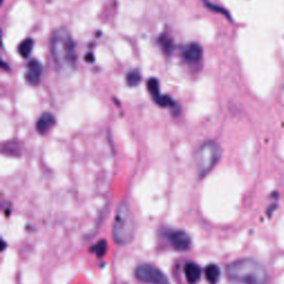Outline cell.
Returning <instances> with one entry per match:
<instances>
[{
  "mask_svg": "<svg viewBox=\"0 0 284 284\" xmlns=\"http://www.w3.org/2000/svg\"><path fill=\"white\" fill-rule=\"evenodd\" d=\"M50 48L58 71L61 74L72 72L77 66V52L70 32L65 28L54 30L50 41Z\"/></svg>",
  "mask_w": 284,
  "mask_h": 284,
  "instance_id": "1",
  "label": "cell"
},
{
  "mask_svg": "<svg viewBox=\"0 0 284 284\" xmlns=\"http://www.w3.org/2000/svg\"><path fill=\"white\" fill-rule=\"evenodd\" d=\"M32 48H33V40L31 38H27L19 45L18 51L20 53V56L27 58L32 51Z\"/></svg>",
  "mask_w": 284,
  "mask_h": 284,
  "instance_id": "13",
  "label": "cell"
},
{
  "mask_svg": "<svg viewBox=\"0 0 284 284\" xmlns=\"http://www.w3.org/2000/svg\"><path fill=\"white\" fill-rule=\"evenodd\" d=\"M202 48L198 44H190L186 46L183 50V57L189 62H198L202 58Z\"/></svg>",
  "mask_w": 284,
  "mask_h": 284,
  "instance_id": "8",
  "label": "cell"
},
{
  "mask_svg": "<svg viewBox=\"0 0 284 284\" xmlns=\"http://www.w3.org/2000/svg\"><path fill=\"white\" fill-rule=\"evenodd\" d=\"M136 231V224L132 213L127 201H123L119 205L116 213L112 235L113 240L120 245L129 244L134 240Z\"/></svg>",
  "mask_w": 284,
  "mask_h": 284,
  "instance_id": "3",
  "label": "cell"
},
{
  "mask_svg": "<svg viewBox=\"0 0 284 284\" xmlns=\"http://www.w3.org/2000/svg\"><path fill=\"white\" fill-rule=\"evenodd\" d=\"M54 123H56V119H54L53 115H51L50 112H45L37 121L36 128L39 134L44 135V134H47L48 131L51 129V127Z\"/></svg>",
  "mask_w": 284,
  "mask_h": 284,
  "instance_id": "9",
  "label": "cell"
},
{
  "mask_svg": "<svg viewBox=\"0 0 284 284\" xmlns=\"http://www.w3.org/2000/svg\"><path fill=\"white\" fill-rule=\"evenodd\" d=\"M91 251H93L97 255L99 256V258H101V256L105 255V253L107 252V242L105 240H101L99 241L98 243H97L92 249Z\"/></svg>",
  "mask_w": 284,
  "mask_h": 284,
  "instance_id": "15",
  "label": "cell"
},
{
  "mask_svg": "<svg viewBox=\"0 0 284 284\" xmlns=\"http://www.w3.org/2000/svg\"><path fill=\"white\" fill-rule=\"evenodd\" d=\"M184 274L186 281L191 284L197 283L201 278V269L196 263L189 262L184 267Z\"/></svg>",
  "mask_w": 284,
  "mask_h": 284,
  "instance_id": "10",
  "label": "cell"
},
{
  "mask_svg": "<svg viewBox=\"0 0 284 284\" xmlns=\"http://www.w3.org/2000/svg\"><path fill=\"white\" fill-rule=\"evenodd\" d=\"M148 90L150 94L152 96V98H154L155 101H157L160 97L162 96L160 93V86H159V81L156 78H150L148 80Z\"/></svg>",
  "mask_w": 284,
  "mask_h": 284,
  "instance_id": "12",
  "label": "cell"
},
{
  "mask_svg": "<svg viewBox=\"0 0 284 284\" xmlns=\"http://www.w3.org/2000/svg\"><path fill=\"white\" fill-rule=\"evenodd\" d=\"M226 275L237 284H266L268 272L261 263L253 259H240L226 267Z\"/></svg>",
  "mask_w": 284,
  "mask_h": 284,
  "instance_id": "2",
  "label": "cell"
},
{
  "mask_svg": "<svg viewBox=\"0 0 284 284\" xmlns=\"http://www.w3.org/2000/svg\"><path fill=\"white\" fill-rule=\"evenodd\" d=\"M168 239L171 245L178 251H185L191 247V238L182 230H176L168 233Z\"/></svg>",
  "mask_w": 284,
  "mask_h": 284,
  "instance_id": "6",
  "label": "cell"
},
{
  "mask_svg": "<svg viewBox=\"0 0 284 284\" xmlns=\"http://www.w3.org/2000/svg\"><path fill=\"white\" fill-rule=\"evenodd\" d=\"M205 279L210 284H217L220 279V268L217 264H209L204 269Z\"/></svg>",
  "mask_w": 284,
  "mask_h": 284,
  "instance_id": "11",
  "label": "cell"
},
{
  "mask_svg": "<svg viewBox=\"0 0 284 284\" xmlns=\"http://www.w3.org/2000/svg\"><path fill=\"white\" fill-rule=\"evenodd\" d=\"M43 65L38 60H31L26 72V81L31 86H37L40 81L41 74H43Z\"/></svg>",
  "mask_w": 284,
  "mask_h": 284,
  "instance_id": "7",
  "label": "cell"
},
{
  "mask_svg": "<svg viewBox=\"0 0 284 284\" xmlns=\"http://www.w3.org/2000/svg\"><path fill=\"white\" fill-rule=\"evenodd\" d=\"M221 158V149L214 141H206L201 144L196 154V165L200 177H204L209 173Z\"/></svg>",
  "mask_w": 284,
  "mask_h": 284,
  "instance_id": "4",
  "label": "cell"
},
{
  "mask_svg": "<svg viewBox=\"0 0 284 284\" xmlns=\"http://www.w3.org/2000/svg\"><path fill=\"white\" fill-rule=\"evenodd\" d=\"M159 41H160V45L162 47V49L165 53L170 54L172 52V49H173V44H172V40L169 38V37H160V39H159Z\"/></svg>",
  "mask_w": 284,
  "mask_h": 284,
  "instance_id": "16",
  "label": "cell"
},
{
  "mask_svg": "<svg viewBox=\"0 0 284 284\" xmlns=\"http://www.w3.org/2000/svg\"><path fill=\"white\" fill-rule=\"evenodd\" d=\"M140 81H141V74L139 71L132 70L127 74V82L129 86H131V87L138 86L140 84Z\"/></svg>",
  "mask_w": 284,
  "mask_h": 284,
  "instance_id": "14",
  "label": "cell"
},
{
  "mask_svg": "<svg viewBox=\"0 0 284 284\" xmlns=\"http://www.w3.org/2000/svg\"><path fill=\"white\" fill-rule=\"evenodd\" d=\"M94 58H93V54L92 53H88L86 56V61L87 62H93Z\"/></svg>",
  "mask_w": 284,
  "mask_h": 284,
  "instance_id": "17",
  "label": "cell"
},
{
  "mask_svg": "<svg viewBox=\"0 0 284 284\" xmlns=\"http://www.w3.org/2000/svg\"><path fill=\"white\" fill-rule=\"evenodd\" d=\"M136 278L144 283L149 284H169L167 276L161 270L151 264H141L136 269Z\"/></svg>",
  "mask_w": 284,
  "mask_h": 284,
  "instance_id": "5",
  "label": "cell"
}]
</instances>
